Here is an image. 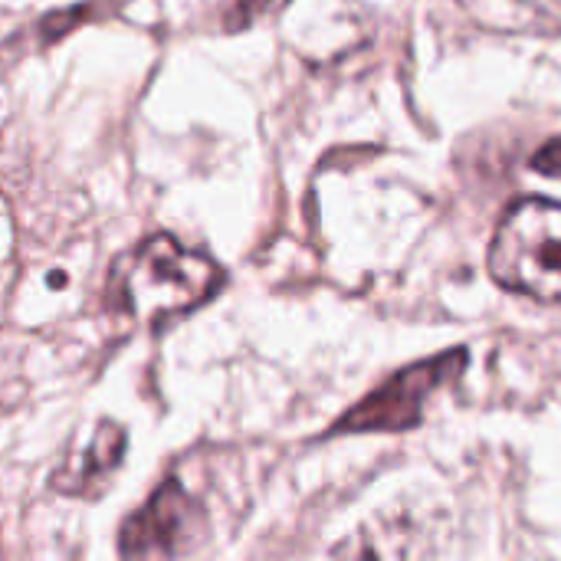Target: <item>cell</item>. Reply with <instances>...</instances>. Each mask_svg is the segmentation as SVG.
<instances>
[{"label":"cell","instance_id":"52a82bcc","mask_svg":"<svg viewBox=\"0 0 561 561\" xmlns=\"http://www.w3.org/2000/svg\"><path fill=\"white\" fill-rule=\"evenodd\" d=\"M533 168L549 174V178H561V138H552L536 158H533Z\"/></svg>","mask_w":561,"mask_h":561},{"label":"cell","instance_id":"6da1fadb","mask_svg":"<svg viewBox=\"0 0 561 561\" xmlns=\"http://www.w3.org/2000/svg\"><path fill=\"white\" fill-rule=\"evenodd\" d=\"M220 286L224 270L207 253L158 233L115 263L108 299L138 325H164L204 306Z\"/></svg>","mask_w":561,"mask_h":561},{"label":"cell","instance_id":"277c9868","mask_svg":"<svg viewBox=\"0 0 561 561\" xmlns=\"http://www.w3.org/2000/svg\"><path fill=\"white\" fill-rule=\"evenodd\" d=\"M207 536L204 506L178 483L168 480L135 513L118 536V552L131 559H178L194 552Z\"/></svg>","mask_w":561,"mask_h":561},{"label":"cell","instance_id":"8992f818","mask_svg":"<svg viewBox=\"0 0 561 561\" xmlns=\"http://www.w3.org/2000/svg\"><path fill=\"white\" fill-rule=\"evenodd\" d=\"M270 0H233L230 13H227V30H243L256 20V13H263Z\"/></svg>","mask_w":561,"mask_h":561},{"label":"cell","instance_id":"7a4b0ae2","mask_svg":"<svg viewBox=\"0 0 561 561\" xmlns=\"http://www.w3.org/2000/svg\"><path fill=\"white\" fill-rule=\"evenodd\" d=\"M490 276L510 293L561 302V204L529 197L506 210L490 247Z\"/></svg>","mask_w":561,"mask_h":561},{"label":"cell","instance_id":"5b68a950","mask_svg":"<svg viewBox=\"0 0 561 561\" xmlns=\"http://www.w3.org/2000/svg\"><path fill=\"white\" fill-rule=\"evenodd\" d=\"M125 431L112 421H102L92 434V440L82 447V454L69 457L49 480L53 490L66 493V496H95L105 480L115 473V467L122 463L125 454Z\"/></svg>","mask_w":561,"mask_h":561},{"label":"cell","instance_id":"3957f363","mask_svg":"<svg viewBox=\"0 0 561 561\" xmlns=\"http://www.w3.org/2000/svg\"><path fill=\"white\" fill-rule=\"evenodd\" d=\"M467 368V348H450L440 358L417 362L404 371H398L391 381L375 388L368 398H362L348 414H342L332 427V434H375V431H411L424 417L427 398L454 381Z\"/></svg>","mask_w":561,"mask_h":561}]
</instances>
